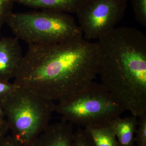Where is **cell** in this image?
Here are the masks:
<instances>
[{
    "label": "cell",
    "mask_w": 146,
    "mask_h": 146,
    "mask_svg": "<svg viewBox=\"0 0 146 146\" xmlns=\"http://www.w3.org/2000/svg\"><path fill=\"white\" fill-rule=\"evenodd\" d=\"M0 146H23L12 136H5L0 139Z\"/></svg>",
    "instance_id": "e0dca14e"
},
{
    "label": "cell",
    "mask_w": 146,
    "mask_h": 146,
    "mask_svg": "<svg viewBox=\"0 0 146 146\" xmlns=\"http://www.w3.org/2000/svg\"><path fill=\"white\" fill-rule=\"evenodd\" d=\"M7 121L2 106L0 104V123H4Z\"/></svg>",
    "instance_id": "d6986e66"
},
{
    "label": "cell",
    "mask_w": 146,
    "mask_h": 146,
    "mask_svg": "<svg viewBox=\"0 0 146 146\" xmlns=\"http://www.w3.org/2000/svg\"><path fill=\"white\" fill-rule=\"evenodd\" d=\"M91 136L95 146H118L117 138L109 124L84 128Z\"/></svg>",
    "instance_id": "8fae6325"
},
{
    "label": "cell",
    "mask_w": 146,
    "mask_h": 146,
    "mask_svg": "<svg viewBox=\"0 0 146 146\" xmlns=\"http://www.w3.org/2000/svg\"><path fill=\"white\" fill-rule=\"evenodd\" d=\"M73 124L64 120L49 124L31 146H72Z\"/></svg>",
    "instance_id": "ba28073f"
},
{
    "label": "cell",
    "mask_w": 146,
    "mask_h": 146,
    "mask_svg": "<svg viewBox=\"0 0 146 146\" xmlns=\"http://www.w3.org/2000/svg\"><path fill=\"white\" fill-rule=\"evenodd\" d=\"M97 44L102 84L125 107L145 102V35L134 27H121Z\"/></svg>",
    "instance_id": "7a4b0ae2"
},
{
    "label": "cell",
    "mask_w": 146,
    "mask_h": 146,
    "mask_svg": "<svg viewBox=\"0 0 146 146\" xmlns=\"http://www.w3.org/2000/svg\"><path fill=\"white\" fill-rule=\"evenodd\" d=\"M87 0H15V3L36 9L76 13Z\"/></svg>",
    "instance_id": "30bf717a"
},
{
    "label": "cell",
    "mask_w": 146,
    "mask_h": 146,
    "mask_svg": "<svg viewBox=\"0 0 146 146\" xmlns=\"http://www.w3.org/2000/svg\"><path fill=\"white\" fill-rule=\"evenodd\" d=\"M16 87L13 83L0 80V104L13 93Z\"/></svg>",
    "instance_id": "2e32d148"
},
{
    "label": "cell",
    "mask_w": 146,
    "mask_h": 146,
    "mask_svg": "<svg viewBox=\"0 0 146 146\" xmlns=\"http://www.w3.org/2000/svg\"><path fill=\"white\" fill-rule=\"evenodd\" d=\"M97 43L82 37L51 44H29L14 84L57 102L88 86L98 73Z\"/></svg>",
    "instance_id": "6da1fadb"
},
{
    "label": "cell",
    "mask_w": 146,
    "mask_h": 146,
    "mask_svg": "<svg viewBox=\"0 0 146 146\" xmlns=\"http://www.w3.org/2000/svg\"><path fill=\"white\" fill-rule=\"evenodd\" d=\"M15 0H0V29L5 24L7 18L12 12Z\"/></svg>",
    "instance_id": "9a60e30c"
},
{
    "label": "cell",
    "mask_w": 146,
    "mask_h": 146,
    "mask_svg": "<svg viewBox=\"0 0 146 146\" xmlns=\"http://www.w3.org/2000/svg\"><path fill=\"white\" fill-rule=\"evenodd\" d=\"M72 146H95L94 142L85 129L78 127L74 132Z\"/></svg>",
    "instance_id": "4fadbf2b"
},
{
    "label": "cell",
    "mask_w": 146,
    "mask_h": 146,
    "mask_svg": "<svg viewBox=\"0 0 146 146\" xmlns=\"http://www.w3.org/2000/svg\"><path fill=\"white\" fill-rule=\"evenodd\" d=\"M132 6L136 21L143 27H146V0H129Z\"/></svg>",
    "instance_id": "7c38bea8"
},
{
    "label": "cell",
    "mask_w": 146,
    "mask_h": 146,
    "mask_svg": "<svg viewBox=\"0 0 146 146\" xmlns=\"http://www.w3.org/2000/svg\"><path fill=\"white\" fill-rule=\"evenodd\" d=\"M10 129L7 121L5 123H0V139L6 135V133Z\"/></svg>",
    "instance_id": "ac0fdd59"
},
{
    "label": "cell",
    "mask_w": 146,
    "mask_h": 146,
    "mask_svg": "<svg viewBox=\"0 0 146 146\" xmlns=\"http://www.w3.org/2000/svg\"><path fill=\"white\" fill-rule=\"evenodd\" d=\"M126 110L101 83L93 81L77 94L55 104L62 120L84 128L108 124Z\"/></svg>",
    "instance_id": "5b68a950"
},
{
    "label": "cell",
    "mask_w": 146,
    "mask_h": 146,
    "mask_svg": "<svg viewBox=\"0 0 146 146\" xmlns=\"http://www.w3.org/2000/svg\"><path fill=\"white\" fill-rule=\"evenodd\" d=\"M23 55L17 37L0 39V80L9 82L16 77L23 63Z\"/></svg>",
    "instance_id": "52a82bcc"
},
{
    "label": "cell",
    "mask_w": 146,
    "mask_h": 146,
    "mask_svg": "<svg viewBox=\"0 0 146 146\" xmlns=\"http://www.w3.org/2000/svg\"><path fill=\"white\" fill-rule=\"evenodd\" d=\"M129 0H87L77 12L84 39H99L122 19Z\"/></svg>",
    "instance_id": "8992f818"
},
{
    "label": "cell",
    "mask_w": 146,
    "mask_h": 146,
    "mask_svg": "<svg viewBox=\"0 0 146 146\" xmlns=\"http://www.w3.org/2000/svg\"><path fill=\"white\" fill-rule=\"evenodd\" d=\"M55 104L28 89L17 86L1 104L11 136L23 146H31L49 124Z\"/></svg>",
    "instance_id": "277c9868"
},
{
    "label": "cell",
    "mask_w": 146,
    "mask_h": 146,
    "mask_svg": "<svg viewBox=\"0 0 146 146\" xmlns=\"http://www.w3.org/2000/svg\"><path fill=\"white\" fill-rule=\"evenodd\" d=\"M18 39L29 44L65 43L82 37V32L69 13L42 9L12 13L6 23Z\"/></svg>",
    "instance_id": "3957f363"
},
{
    "label": "cell",
    "mask_w": 146,
    "mask_h": 146,
    "mask_svg": "<svg viewBox=\"0 0 146 146\" xmlns=\"http://www.w3.org/2000/svg\"><path fill=\"white\" fill-rule=\"evenodd\" d=\"M134 140L138 146H146V115L140 117Z\"/></svg>",
    "instance_id": "5bb4252c"
},
{
    "label": "cell",
    "mask_w": 146,
    "mask_h": 146,
    "mask_svg": "<svg viewBox=\"0 0 146 146\" xmlns=\"http://www.w3.org/2000/svg\"><path fill=\"white\" fill-rule=\"evenodd\" d=\"M136 117L133 115L125 118L117 117L108 124L116 136L118 146H133L138 125Z\"/></svg>",
    "instance_id": "9c48e42d"
}]
</instances>
